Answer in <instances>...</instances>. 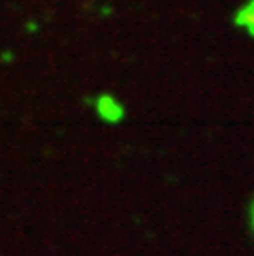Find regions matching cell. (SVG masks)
Wrapping results in <instances>:
<instances>
[{
    "label": "cell",
    "mask_w": 254,
    "mask_h": 256,
    "mask_svg": "<svg viewBox=\"0 0 254 256\" xmlns=\"http://www.w3.org/2000/svg\"><path fill=\"white\" fill-rule=\"evenodd\" d=\"M94 106H96L98 116L108 124H116V122H120L124 118V106L116 98H112L110 94H100L96 98Z\"/></svg>",
    "instance_id": "1"
},
{
    "label": "cell",
    "mask_w": 254,
    "mask_h": 256,
    "mask_svg": "<svg viewBox=\"0 0 254 256\" xmlns=\"http://www.w3.org/2000/svg\"><path fill=\"white\" fill-rule=\"evenodd\" d=\"M234 26L246 28L248 34L254 38V0H248L246 4H242L236 10V14H234Z\"/></svg>",
    "instance_id": "2"
},
{
    "label": "cell",
    "mask_w": 254,
    "mask_h": 256,
    "mask_svg": "<svg viewBox=\"0 0 254 256\" xmlns=\"http://www.w3.org/2000/svg\"><path fill=\"white\" fill-rule=\"evenodd\" d=\"M250 218H252V230H254V200L250 204Z\"/></svg>",
    "instance_id": "3"
}]
</instances>
